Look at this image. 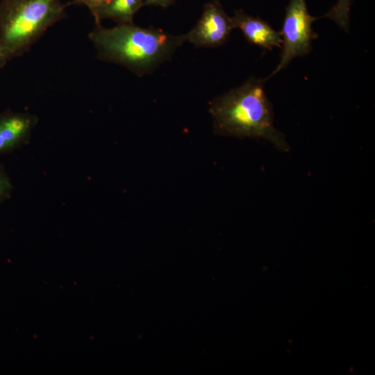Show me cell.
I'll use <instances>...</instances> for the list:
<instances>
[{
	"label": "cell",
	"instance_id": "1",
	"mask_svg": "<svg viewBox=\"0 0 375 375\" xmlns=\"http://www.w3.org/2000/svg\"><path fill=\"white\" fill-rule=\"evenodd\" d=\"M265 81L252 77L215 98L209 108L214 132L238 138L264 139L287 151L290 147L284 135L274 127L272 105L264 89Z\"/></svg>",
	"mask_w": 375,
	"mask_h": 375
},
{
	"label": "cell",
	"instance_id": "2",
	"mask_svg": "<svg viewBox=\"0 0 375 375\" xmlns=\"http://www.w3.org/2000/svg\"><path fill=\"white\" fill-rule=\"evenodd\" d=\"M88 38L99 59L123 65L138 76L154 69L186 41L185 34L174 35L133 23L111 28L95 24Z\"/></svg>",
	"mask_w": 375,
	"mask_h": 375
},
{
	"label": "cell",
	"instance_id": "3",
	"mask_svg": "<svg viewBox=\"0 0 375 375\" xmlns=\"http://www.w3.org/2000/svg\"><path fill=\"white\" fill-rule=\"evenodd\" d=\"M62 0H1L0 44L8 60L26 53L65 17Z\"/></svg>",
	"mask_w": 375,
	"mask_h": 375
},
{
	"label": "cell",
	"instance_id": "4",
	"mask_svg": "<svg viewBox=\"0 0 375 375\" xmlns=\"http://www.w3.org/2000/svg\"><path fill=\"white\" fill-rule=\"evenodd\" d=\"M317 19L309 14L306 0H289L280 31L283 43L281 60L265 80L285 68L293 58L310 51L312 41L317 38L312 28Z\"/></svg>",
	"mask_w": 375,
	"mask_h": 375
},
{
	"label": "cell",
	"instance_id": "5",
	"mask_svg": "<svg viewBox=\"0 0 375 375\" xmlns=\"http://www.w3.org/2000/svg\"><path fill=\"white\" fill-rule=\"evenodd\" d=\"M235 28L232 17L224 10L219 0L205 4L194 27L185 34V40L198 47H217L224 44Z\"/></svg>",
	"mask_w": 375,
	"mask_h": 375
},
{
	"label": "cell",
	"instance_id": "6",
	"mask_svg": "<svg viewBox=\"0 0 375 375\" xmlns=\"http://www.w3.org/2000/svg\"><path fill=\"white\" fill-rule=\"evenodd\" d=\"M35 115L6 111L0 115V153H8L30 141L38 123Z\"/></svg>",
	"mask_w": 375,
	"mask_h": 375
},
{
	"label": "cell",
	"instance_id": "7",
	"mask_svg": "<svg viewBox=\"0 0 375 375\" xmlns=\"http://www.w3.org/2000/svg\"><path fill=\"white\" fill-rule=\"evenodd\" d=\"M232 19L235 28L240 29L250 44L267 50L281 47L282 39L280 32L274 30L267 22L249 15L242 10H236Z\"/></svg>",
	"mask_w": 375,
	"mask_h": 375
},
{
	"label": "cell",
	"instance_id": "8",
	"mask_svg": "<svg viewBox=\"0 0 375 375\" xmlns=\"http://www.w3.org/2000/svg\"><path fill=\"white\" fill-rule=\"evenodd\" d=\"M144 6V0H112L101 8L94 17L95 24L109 19L117 24H132L136 12Z\"/></svg>",
	"mask_w": 375,
	"mask_h": 375
},
{
	"label": "cell",
	"instance_id": "9",
	"mask_svg": "<svg viewBox=\"0 0 375 375\" xmlns=\"http://www.w3.org/2000/svg\"><path fill=\"white\" fill-rule=\"evenodd\" d=\"M351 3V0H338L323 17L333 20L340 28L348 31Z\"/></svg>",
	"mask_w": 375,
	"mask_h": 375
},
{
	"label": "cell",
	"instance_id": "10",
	"mask_svg": "<svg viewBox=\"0 0 375 375\" xmlns=\"http://www.w3.org/2000/svg\"><path fill=\"white\" fill-rule=\"evenodd\" d=\"M13 190L14 186L5 167L0 164V204L11 197Z\"/></svg>",
	"mask_w": 375,
	"mask_h": 375
},
{
	"label": "cell",
	"instance_id": "11",
	"mask_svg": "<svg viewBox=\"0 0 375 375\" xmlns=\"http://www.w3.org/2000/svg\"><path fill=\"white\" fill-rule=\"evenodd\" d=\"M112 0H76L75 3L85 6L93 17L97 12L108 4Z\"/></svg>",
	"mask_w": 375,
	"mask_h": 375
},
{
	"label": "cell",
	"instance_id": "12",
	"mask_svg": "<svg viewBox=\"0 0 375 375\" xmlns=\"http://www.w3.org/2000/svg\"><path fill=\"white\" fill-rule=\"evenodd\" d=\"M174 0H144V6H156L166 8L171 5Z\"/></svg>",
	"mask_w": 375,
	"mask_h": 375
},
{
	"label": "cell",
	"instance_id": "13",
	"mask_svg": "<svg viewBox=\"0 0 375 375\" xmlns=\"http://www.w3.org/2000/svg\"><path fill=\"white\" fill-rule=\"evenodd\" d=\"M7 62H8V60L0 44V69L2 68L6 64Z\"/></svg>",
	"mask_w": 375,
	"mask_h": 375
},
{
	"label": "cell",
	"instance_id": "14",
	"mask_svg": "<svg viewBox=\"0 0 375 375\" xmlns=\"http://www.w3.org/2000/svg\"><path fill=\"white\" fill-rule=\"evenodd\" d=\"M72 1H73V2H74V3H75V1H76V0H72Z\"/></svg>",
	"mask_w": 375,
	"mask_h": 375
}]
</instances>
